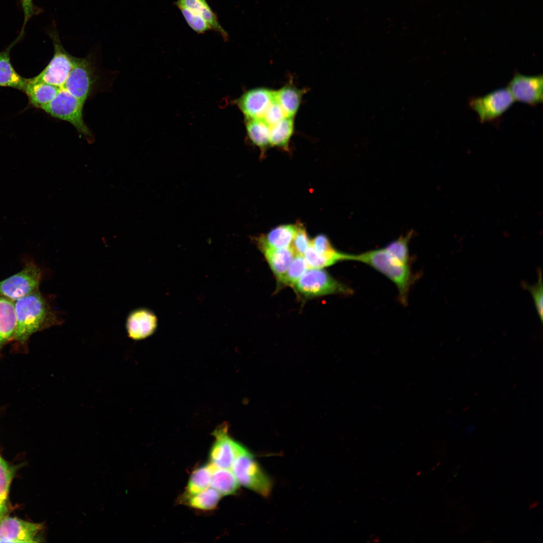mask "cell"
Wrapping results in <instances>:
<instances>
[{
  "label": "cell",
  "mask_w": 543,
  "mask_h": 543,
  "mask_svg": "<svg viewBox=\"0 0 543 543\" xmlns=\"http://www.w3.org/2000/svg\"><path fill=\"white\" fill-rule=\"evenodd\" d=\"M305 89H300L289 82L276 90V98L287 117H294L301 104Z\"/></svg>",
  "instance_id": "7402d4cb"
},
{
  "label": "cell",
  "mask_w": 543,
  "mask_h": 543,
  "mask_svg": "<svg viewBox=\"0 0 543 543\" xmlns=\"http://www.w3.org/2000/svg\"><path fill=\"white\" fill-rule=\"evenodd\" d=\"M49 35L54 46L53 57L44 69L32 78L35 81L45 82L60 88L65 83L73 67L75 57L71 55L65 50L55 31L50 32Z\"/></svg>",
  "instance_id": "8992f818"
},
{
  "label": "cell",
  "mask_w": 543,
  "mask_h": 543,
  "mask_svg": "<svg viewBox=\"0 0 543 543\" xmlns=\"http://www.w3.org/2000/svg\"><path fill=\"white\" fill-rule=\"evenodd\" d=\"M59 88L55 85L35 81L30 78H27L23 92L28 97L31 105L41 109L55 98Z\"/></svg>",
  "instance_id": "2e32d148"
},
{
  "label": "cell",
  "mask_w": 543,
  "mask_h": 543,
  "mask_svg": "<svg viewBox=\"0 0 543 543\" xmlns=\"http://www.w3.org/2000/svg\"><path fill=\"white\" fill-rule=\"evenodd\" d=\"M42 524L17 517L4 516L0 520V542H36Z\"/></svg>",
  "instance_id": "8fae6325"
},
{
  "label": "cell",
  "mask_w": 543,
  "mask_h": 543,
  "mask_svg": "<svg viewBox=\"0 0 543 543\" xmlns=\"http://www.w3.org/2000/svg\"><path fill=\"white\" fill-rule=\"evenodd\" d=\"M157 326L156 316L151 311L144 309L131 313L126 322L128 336L134 340L147 337L155 331Z\"/></svg>",
  "instance_id": "9a60e30c"
},
{
  "label": "cell",
  "mask_w": 543,
  "mask_h": 543,
  "mask_svg": "<svg viewBox=\"0 0 543 543\" xmlns=\"http://www.w3.org/2000/svg\"><path fill=\"white\" fill-rule=\"evenodd\" d=\"M538 281L534 285H529L525 281L520 283L521 287L528 291L533 298L535 308L541 322L543 320V285L542 272L540 267L537 269Z\"/></svg>",
  "instance_id": "f1b7e54d"
},
{
  "label": "cell",
  "mask_w": 543,
  "mask_h": 543,
  "mask_svg": "<svg viewBox=\"0 0 543 543\" xmlns=\"http://www.w3.org/2000/svg\"><path fill=\"white\" fill-rule=\"evenodd\" d=\"M14 470L0 456V505L5 504Z\"/></svg>",
  "instance_id": "1f68e13d"
},
{
  "label": "cell",
  "mask_w": 543,
  "mask_h": 543,
  "mask_svg": "<svg viewBox=\"0 0 543 543\" xmlns=\"http://www.w3.org/2000/svg\"><path fill=\"white\" fill-rule=\"evenodd\" d=\"M293 287L298 294L306 298L331 294L349 295L353 293L352 289L335 280L322 268H308Z\"/></svg>",
  "instance_id": "277c9868"
},
{
  "label": "cell",
  "mask_w": 543,
  "mask_h": 543,
  "mask_svg": "<svg viewBox=\"0 0 543 543\" xmlns=\"http://www.w3.org/2000/svg\"><path fill=\"white\" fill-rule=\"evenodd\" d=\"M41 272L33 262L19 273L0 281V295L16 301L39 290Z\"/></svg>",
  "instance_id": "52a82bcc"
},
{
  "label": "cell",
  "mask_w": 543,
  "mask_h": 543,
  "mask_svg": "<svg viewBox=\"0 0 543 543\" xmlns=\"http://www.w3.org/2000/svg\"><path fill=\"white\" fill-rule=\"evenodd\" d=\"M174 4L178 8L185 7L192 10L204 19L212 30L220 34L224 40H228L227 32L220 24L216 14L206 0H177Z\"/></svg>",
  "instance_id": "ffe728a7"
},
{
  "label": "cell",
  "mask_w": 543,
  "mask_h": 543,
  "mask_svg": "<svg viewBox=\"0 0 543 543\" xmlns=\"http://www.w3.org/2000/svg\"><path fill=\"white\" fill-rule=\"evenodd\" d=\"M212 465L211 486L221 495L235 493L239 487V483L234 474L229 469Z\"/></svg>",
  "instance_id": "cb8c5ba5"
},
{
  "label": "cell",
  "mask_w": 543,
  "mask_h": 543,
  "mask_svg": "<svg viewBox=\"0 0 543 543\" xmlns=\"http://www.w3.org/2000/svg\"><path fill=\"white\" fill-rule=\"evenodd\" d=\"M213 434L215 439L209 453L210 463L220 468L230 469L236 458L246 448L230 437L225 424L217 428Z\"/></svg>",
  "instance_id": "30bf717a"
},
{
  "label": "cell",
  "mask_w": 543,
  "mask_h": 543,
  "mask_svg": "<svg viewBox=\"0 0 543 543\" xmlns=\"http://www.w3.org/2000/svg\"><path fill=\"white\" fill-rule=\"evenodd\" d=\"M16 321L15 302L0 295V350L7 342L13 339Z\"/></svg>",
  "instance_id": "ac0fdd59"
},
{
  "label": "cell",
  "mask_w": 543,
  "mask_h": 543,
  "mask_svg": "<svg viewBox=\"0 0 543 543\" xmlns=\"http://www.w3.org/2000/svg\"><path fill=\"white\" fill-rule=\"evenodd\" d=\"M308 268L304 256L295 255L286 273L278 281L282 285L293 287Z\"/></svg>",
  "instance_id": "83f0119b"
},
{
  "label": "cell",
  "mask_w": 543,
  "mask_h": 543,
  "mask_svg": "<svg viewBox=\"0 0 543 543\" xmlns=\"http://www.w3.org/2000/svg\"><path fill=\"white\" fill-rule=\"evenodd\" d=\"M286 117L285 113L276 98L267 109L262 119L270 127Z\"/></svg>",
  "instance_id": "836d02e7"
},
{
  "label": "cell",
  "mask_w": 543,
  "mask_h": 543,
  "mask_svg": "<svg viewBox=\"0 0 543 543\" xmlns=\"http://www.w3.org/2000/svg\"><path fill=\"white\" fill-rule=\"evenodd\" d=\"M96 80L94 67L88 57H75L74 63L62 86L85 104L92 93Z\"/></svg>",
  "instance_id": "9c48e42d"
},
{
  "label": "cell",
  "mask_w": 543,
  "mask_h": 543,
  "mask_svg": "<svg viewBox=\"0 0 543 543\" xmlns=\"http://www.w3.org/2000/svg\"><path fill=\"white\" fill-rule=\"evenodd\" d=\"M315 251L309 255L308 261L314 268H323L343 261L348 260L350 254L340 252L332 246L328 238L323 234L316 236L310 241Z\"/></svg>",
  "instance_id": "5bb4252c"
},
{
  "label": "cell",
  "mask_w": 543,
  "mask_h": 543,
  "mask_svg": "<svg viewBox=\"0 0 543 543\" xmlns=\"http://www.w3.org/2000/svg\"><path fill=\"white\" fill-rule=\"evenodd\" d=\"M84 104L65 88L60 87L55 98L41 109L52 117L69 122L89 143L94 139L83 118Z\"/></svg>",
  "instance_id": "3957f363"
},
{
  "label": "cell",
  "mask_w": 543,
  "mask_h": 543,
  "mask_svg": "<svg viewBox=\"0 0 543 543\" xmlns=\"http://www.w3.org/2000/svg\"><path fill=\"white\" fill-rule=\"evenodd\" d=\"M20 2L24 18L22 30L18 37L21 39L23 36L27 23L33 17L38 15L41 12V9L34 5L33 0H20Z\"/></svg>",
  "instance_id": "e575fe53"
},
{
  "label": "cell",
  "mask_w": 543,
  "mask_h": 543,
  "mask_svg": "<svg viewBox=\"0 0 543 543\" xmlns=\"http://www.w3.org/2000/svg\"><path fill=\"white\" fill-rule=\"evenodd\" d=\"M15 305L17 321L12 339L21 343L34 333L62 322L39 290L18 299Z\"/></svg>",
  "instance_id": "6da1fadb"
},
{
  "label": "cell",
  "mask_w": 543,
  "mask_h": 543,
  "mask_svg": "<svg viewBox=\"0 0 543 543\" xmlns=\"http://www.w3.org/2000/svg\"><path fill=\"white\" fill-rule=\"evenodd\" d=\"M231 468L239 484L263 496L269 494L272 482L247 449L236 458Z\"/></svg>",
  "instance_id": "5b68a950"
},
{
  "label": "cell",
  "mask_w": 543,
  "mask_h": 543,
  "mask_svg": "<svg viewBox=\"0 0 543 543\" xmlns=\"http://www.w3.org/2000/svg\"><path fill=\"white\" fill-rule=\"evenodd\" d=\"M310 241L306 229L301 225H298L297 232L290 247L296 255H304L310 245Z\"/></svg>",
  "instance_id": "d6a6232c"
},
{
  "label": "cell",
  "mask_w": 543,
  "mask_h": 543,
  "mask_svg": "<svg viewBox=\"0 0 543 543\" xmlns=\"http://www.w3.org/2000/svg\"><path fill=\"white\" fill-rule=\"evenodd\" d=\"M273 273L279 280L286 273L295 254L291 247L285 248L260 247Z\"/></svg>",
  "instance_id": "44dd1931"
},
{
  "label": "cell",
  "mask_w": 543,
  "mask_h": 543,
  "mask_svg": "<svg viewBox=\"0 0 543 543\" xmlns=\"http://www.w3.org/2000/svg\"><path fill=\"white\" fill-rule=\"evenodd\" d=\"M7 508L5 504L0 505V520L5 516V514L7 512Z\"/></svg>",
  "instance_id": "d590c367"
},
{
  "label": "cell",
  "mask_w": 543,
  "mask_h": 543,
  "mask_svg": "<svg viewBox=\"0 0 543 543\" xmlns=\"http://www.w3.org/2000/svg\"><path fill=\"white\" fill-rule=\"evenodd\" d=\"M221 495L212 487L193 495L184 494L182 502L190 507L203 510L214 509L219 503Z\"/></svg>",
  "instance_id": "d4e9b609"
},
{
  "label": "cell",
  "mask_w": 543,
  "mask_h": 543,
  "mask_svg": "<svg viewBox=\"0 0 543 543\" xmlns=\"http://www.w3.org/2000/svg\"><path fill=\"white\" fill-rule=\"evenodd\" d=\"M297 228L298 224L279 226L266 234L259 237L258 244L260 247L278 249L290 247Z\"/></svg>",
  "instance_id": "d6986e66"
},
{
  "label": "cell",
  "mask_w": 543,
  "mask_h": 543,
  "mask_svg": "<svg viewBox=\"0 0 543 543\" xmlns=\"http://www.w3.org/2000/svg\"><path fill=\"white\" fill-rule=\"evenodd\" d=\"M178 9L188 25L195 32L198 34H203L212 30L204 19L192 10L185 7Z\"/></svg>",
  "instance_id": "4dcf8cb0"
},
{
  "label": "cell",
  "mask_w": 543,
  "mask_h": 543,
  "mask_svg": "<svg viewBox=\"0 0 543 543\" xmlns=\"http://www.w3.org/2000/svg\"><path fill=\"white\" fill-rule=\"evenodd\" d=\"M294 130V117H286L270 127V146L288 149Z\"/></svg>",
  "instance_id": "484cf974"
},
{
  "label": "cell",
  "mask_w": 543,
  "mask_h": 543,
  "mask_svg": "<svg viewBox=\"0 0 543 543\" xmlns=\"http://www.w3.org/2000/svg\"><path fill=\"white\" fill-rule=\"evenodd\" d=\"M245 121L248 138L263 153L270 146L269 126L262 119H245Z\"/></svg>",
  "instance_id": "603a6c76"
},
{
  "label": "cell",
  "mask_w": 543,
  "mask_h": 543,
  "mask_svg": "<svg viewBox=\"0 0 543 543\" xmlns=\"http://www.w3.org/2000/svg\"><path fill=\"white\" fill-rule=\"evenodd\" d=\"M212 465L211 463L198 467L191 474L184 494L198 493L211 485Z\"/></svg>",
  "instance_id": "4316f807"
},
{
  "label": "cell",
  "mask_w": 543,
  "mask_h": 543,
  "mask_svg": "<svg viewBox=\"0 0 543 543\" xmlns=\"http://www.w3.org/2000/svg\"><path fill=\"white\" fill-rule=\"evenodd\" d=\"M514 101L530 106L541 103L543 100L542 75L529 76L516 72L508 84L507 88Z\"/></svg>",
  "instance_id": "7c38bea8"
},
{
  "label": "cell",
  "mask_w": 543,
  "mask_h": 543,
  "mask_svg": "<svg viewBox=\"0 0 543 543\" xmlns=\"http://www.w3.org/2000/svg\"><path fill=\"white\" fill-rule=\"evenodd\" d=\"M349 260L365 263L385 275L397 288L400 302L406 305L412 279L409 264L402 262L384 248L350 254Z\"/></svg>",
  "instance_id": "7a4b0ae2"
},
{
  "label": "cell",
  "mask_w": 543,
  "mask_h": 543,
  "mask_svg": "<svg viewBox=\"0 0 543 543\" xmlns=\"http://www.w3.org/2000/svg\"><path fill=\"white\" fill-rule=\"evenodd\" d=\"M411 233L402 236L391 242L384 248L390 254L397 257L402 262L409 264L408 243Z\"/></svg>",
  "instance_id": "f546056e"
},
{
  "label": "cell",
  "mask_w": 543,
  "mask_h": 543,
  "mask_svg": "<svg viewBox=\"0 0 543 543\" xmlns=\"http://www.w3.org/2000/svg\"><path fill=\"white\" fill-rule=\"evenodd\" d=\"M276 100V90L264 87L252 88L244 93L236 101L245 119H262L265 112Z\"/></svg>",
  "instance_id": "4fadbf2b"
},
{
  "label": "cell",
  "mask_w": 543,
  "mask_h": 543,
  "mask_svg": "<svg viewBox=\"0 0 543 543\" xmlns=\"http://www.w3.org/2000/svg\"><path fill=\"white\" fill-rule=\"evenodd\" d=\"M20 40L17 38L5 50L0 52V86L10 87L23 91L27 78L22 77L14 69L10 59V51Z\"/></svg>",
  "instance_id": "e0dca14e"
},
{
  "label": "cell",
  "mask_w": 543,
  "mask_h": 543,
  "mask_svg": "<svg viewBox=\"0 0 543 543\" xmlns=\"http://www.w3.org/2000/svg\"><path fill=\"white\" fill-rule=\"evenodd\" d=\"M514 100L508 89L501 88L488 95L470 99V108L478 115L481 123L498 119L514 103Z\"/></svg>",
  "instance_id": "ba28073f"
}]
</instances>
